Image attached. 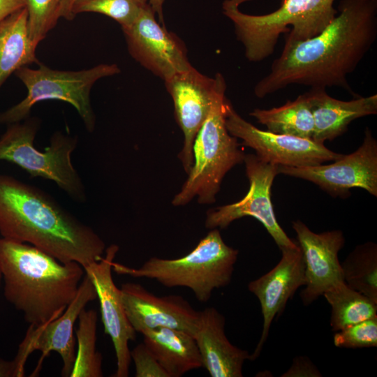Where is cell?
<instances>
[{"mask_svg":"<svg viewBox=\"0 0 377 377\" xmlns=\"http://www.w3.org/2000/svg\"><path fill=\"white\" fill-rule=\"evenodd\" d=\"M0 262L4 297L34 326L62 314L85 274L76 262L62 263L31 244L3 237Z\"/></svg>","mask_w":377,"mask_h":377,"instance_id":"3","label":"cell"},{"mask_svg":"<svg viewBox=\"0 0 377 377\" xmlns=\"http://www.w3.org/2000/svg\"><path fill=\"white\" fill-rule=\"evenodd\" d=\"M24 7V0H0V22L11 13Z\"/></svg>","mask_w":377,"mask_h":377,"instance_id":"32","label":"cell"},{"mask_svg":"<svg viewBox=\"0 0 377 377\" xmlns=\"http://www.w3.org/2000/svg\"><path fill=\"white\" fill-rule=\"evenodd\" d=\"M141 334L143 343L169 377H180L203 367L197 343L190 334L165 327L147 330Z\"/></svg>","mask_w":377,"mask_h":377,"instance_id":"21","label":"cell"},{"mask_svg":"<svg viewBox=\"0 0 377 377\" xmlns=\"http://www.w3.org/2000/svg\"><path fill=\"white\" fill-rule=\"evenodd\" d=\"M0 234L31 244L62 263L84 268L99 260L105 244L99 235L41 189L0 174Z\"/></svg>","mask_w":377,"mask_h":377,"instance_id":"2","label":"cell"},{"mask_svg":"<svg viewBox=\"0 0 377 377\" xmlns=\"http://www.w3.org/2000/svg\"><path fill=\"white\" fill-rule=\"evenodd\" d=\"M304 95L314 120L312 140L318 143L343 135L356 119L377 114L376 94L346 101L330 96L325 88L311 87Z\"/></svg>","mask_w":377,"mask_h":377,"instance_id":"20","label":"cell"},{"mask_svg":"<svg viewBox=\"0 0 377 377\" xmlns=\"http://www.w3.org/2000/svg\"><path fill=\"white\" fill-rule=\"evenodd\" d=\"M37 45L29 35L25 7L0 22V88L18 69L38 63L36 57Z\"/></svg>","mask_w":377,"mask_h":377,"instance_id":"22","label":"cell"},{"mask_svg":"<svg viewBox=\"0 0 377 377\" xmlns=\"http://www.w3.org/2000/svg\"><path fill=\"white\" fill-rule=\"evenodd\" d=\"M279 174L309 181L333 197L346 198L350 190L360 188L377 196V140L367 127L362 143L353 153L330 164L279 166Z\"/></svg>","mask_w":377,"mask_h":377,"instance_id":"10","label":"cell"},{"mask_svg":"<svg viewBox=\"0 0 377 377\" xmlns=\"http://www.w3.org/2000/svg\"><path fill=\"white\" fill-rule=\"evenodd\" d=\"M17 364L15 360H6L0 358V377H21Z\"/></svg>","mask_w":377,"mask_h":377,"instance_id":"33","label":"cell"},{"mask_svg":"<svg viewBox=\"0 0 377 377\" xmlns=\"http://www.w3.org/2000/svg\"><path fill=\"white\" fill-rule=\"evenodd\" d=\"M249 0H224L223 13L235 28L237 40L244 47L246 58L261 61L271 56L281 34L290 31L286 42L302 41L319 34L334 19L337 9L334 0H281L272 13L251 15L240 10Z\"/></svg>","mask_w":377,"mask_h":377,"instance_id":"4","label":"cell"},{"mask_svg":"<svg viewBox=\"0 0 377 377\" xmlns=\"http://www.w3.org/2000/svg\"><path fill=\"white\" fill-rule=\"evenodd\" d=\"M341 266L346 285L377 303V244L357 245Z\"/></svg>","mask_w":377,"mask_h":377,"instance_id":"25","label":"cell"},{"mask_svg":"<svg viewBox=\"0 0 377 377\" xmlns=\"http://www.w3.org/2000/svg\"><path fill=\"white\" fill-rule=\"evenodd\" d=\"M323 375L307 356H297L281 377H321Z\"/></svg>","mask_w":377,"mask_h":377,"instance_id":"31","label":"cell"},{"mask_svg":"<svg viewBox=\"0 0 377 377\" xmlns=\"http://www.w3.org/2000/svg\"><path fill=\"white\" fill-rule=\"evenodd\" d=\"M77 319V350L70 377H101L103 357L96 346L97 312L84 308Z\"/></svg>","mask_w":377,"mask_h":377,"instance_id":"26","label":"cell"},{"mask_svg":"<svg viewBox=\"0 0 377 377\" xmlns=\"http://www.w3.org/2000/svg\"><path fill=\"white\" fill-rule=\"evenodd\" d=\"M175 106L177 123L184 133V145L179 154L188 173L193 163V145L198 131L207 119L217 96L226 89L223 76L207 77L195 68L177 73L165 81Z\"/></svg>","mask_w":377,"mask_h":377,"instance_id":"12","label":"cell"},{"mask_svg":"<svg viewBox=\"0 0 377 377\" xmlns=\"http://www.w3.org/2000/svg\"><path fill=\"white\" fill-rule=\"evenodd\" d=\"M1 281H2V276H1V262H0V286H1Z\"/></svg>","mask_w":377,"mask_h":377,"instance_id":"36","label":"cell"},{"mask_svg":"<svg viewBox=\"0 0 377 377\" xmlns=\"http://www.w3.org/2000/svg\"><path fill=\"white\" fill-rule=\"evenodd\" d=\"M96 299L97 293L94 285L89 276L85 274L75 297L62 314L39 326L29 325L14 358L22 376L24 375L26 361L35 350H39L41 356L33 374L38 373L44 359L51 352H56L59 354L63 362L61 376H71L76 355L74 325L87 304Z\"/></svg>","mask_w":377,"mask_h":377,"instance_id":"13","label":"cell"},{"mask_svg":"<svg viewBox=\"0 0 377 377\" xmlns=\"http://www.w3.org/2000/svg\"><path fill=\"white\" fill-rule=\"evenodd\" d=\"M225 91L217 96L197 133L193 145V165L172 201L174 206L185 205L194 197L199 203H213L226 174L244 162L245 154L239 149L237 138L228 133L226 126L228 99Z\"/></svg>","mask_w":377,"mask_h":377,"instance_id":"6","label":"cell"},{"mask_svg":"<svg viewBox=\"0 0 377 377\" xmlns=\"http://www.w3.org/2000/svg\"><path fill=\"white\" fill-rule=\"evenodd\" d=\"M331 306L330 327L337 332L377 316V303L343 281L323 295Z\"/></svg>","mask_w":377,"mask_h":377,"instance_id":"24","label":"cell"},{"mask_svg":"<svg viewBox=\"0 0 377 377\" xmlns=\"http://www.w3.org/2000/svg\"><path fill=\"white\" fill-rule=\"evenodd\" d=\"M165 0H149V3L158 18V22L164 25L163 15V5Z\"/></svg>","mask_w":377,"mask_h":377,"instance_id":"35","label":"cell"},{"mask_svg":"<svg viewBox=\"0 0 377 377\" xmlns=\"http://www.w3.org/2000/svg\"><path fill=\"white\" fill-rule=\"evenodd\" d=\"M225 317L214 307L200 311L193 337L200 353L203 367L212 377H242L244 362L250 355L232 345L225 333Z\"/></svg>","mask_w":377,"mask_h":377,"instance_id":"19","label":"cell"},{"mask_svg":"<svg viewBox=\"0 0 377 377\" xmlns=\"http://www.w3.org/2000/svg\"><path fill=\"white\" fill-rule=\"evenodd\" d=\"M39 126L40 121L36 117L8 124L0 138V161L18 165L31 177L53 181L74 200L85 201L84 186L71 160L77 138L57 132L42 151L34 145Z\"/></svg>","mask_w":377,"mask_h":377,"instance_id":"7","label":"cell"},{"mask_svg":"<svg viewBox=\"0 0 377 377\" xmlns=\"http://www.w3.org/2000/svg\"><path fill=\"white\" fill-rule=\"evenodd\" d=\"M292 227L305 265L306 283L300 295L304 305L308 306L343 281L338 253L345 237L341 230L314 232L300 220L293 221Z\"/></svg>","mask_w":377,"mask_h":377,"instance_id":"16","label":"cell"},{"mask_svg":"<svg viewBox=\"0 0 377 377\" xmlns=\"http://www.w3.org/2000/svg\"><path fill=\"white\" fill-rule=\"evenodd\" d=\"M135 367L136 377H169L151 352L144 343H140L130 351Z\"/></svg>","mask_w":377,"mask_h":377,"instance_id":"30","label":"cell"},{"mask_svg":"<svg viewBox=\"0 0 377 377\" xmlns=\"http://www.w3.org/2000/svg\"><path fill=\"white\" fill-rule=\"evenodd\" d=\"M61 0H24L28 13V28L31 39L38 44L53 29L59 17Z\"/></svg>","mask_w":377,"mask_h":377,"instance_id":"28","label":"cell"},{"mask_svg":"<svg viewBox=\"0 0 377 377\" xmlns=\"http://www.w3.org/2000/svg\"><path fill=\"white\" fill-rule=\"evenodd\" d=\"M117 64H99L77 71L52 69L39 64L37 69L27 66L18 69L15 75L27 88L25 98L0 112V124H11L29 117L33 106L46 100H59L72 105L77 111L86 129L92 132L96 117L90 101V92L99 79L118 74Z\"/></svg>","mask_w":377,"mask_h":377,"instance_id":"8","label":"cell"},{"mask_svg":"<svg viewBox=\"0 0 377 377\" xmlns=\"http://www.w3.org/2000/svg\"><path fill=\"white\" fill-rule=\"evenodd\" d=\"M249 114L268 131L312 140L314 120L304 94L279 107L255 108Z\"/></svg>","mask_w":377,"mask_h":377,"instance_id":"23","label":"cell"},{"mask_svg":"<svg viewBox=\"0 0 377 377\" xmlns=\"http://www.w3.org/2000/svg\"><path fill=\"white\" fill-rule=\"evenodd\" d=\"M149 0H77L73 8L74 17L82 13H97L117 21L122 27L131 24Z\"/></svg>","mask_w":377,"mask_h":377,"instance_id":"27","label":"cell"},{"mask_svg":"<svg viewBox=\"0 0 377 377\" xmlns=\"http://www.w3.org/2000/svg\"><path fill=\"white\" fill-rule=\"evenodd\" d=\"M336 347L360 348L377 346V316L365 320L335 332Z\"/></svg>","mask_w":377,"mask_h":377,"instance_id":"29","label":"cell"},{"mask_svg":"<svg viewBox=\"0 0 377 377\" xmlns=\"http://www.w3.org/2000/svg\"><path fill=\"white\" fill-rule=\"evenodd\" d=\"M226 126L228 133L252 148L261 160L278 166H313L342 156L311 139L263 131L244 119L227 100Z\"/></svg>","mask_w":377,"mask_h":377,"instance_id":"11","label":"cell"},{"mask_svg":"<svg viewBox=\"0 0 377 377\" xmlns=\"http://www.w3.org/2000/svg\"><path fill=\"white\" fill-rule=\"evenodd\" d=\"M281 251L279 262L270 271L248 284L249 290L259 300L263 318L260 338L249 360L259 357L272 321L283 313L288 301L306 283L305 265L298 244Z\"/></svg>","mask_w":377,"mask_h":377,"instance_id":"17","label":"cell"},{"mask_svg":"<svg viewBox=\"0 0 377 377\" xmlns=\"http://www.w3.org/2000/svg\"><path fill=\"white\" fill-rule=\"evenodd\" d=\"M244 162L249 181L248 193L238 202L209 210L205 226L224 229L237 219L251 216L263 225L280 250L296 246L297 241L290 238L279 224L271 201V188L279 166L253 154H245Z\"/></svg>","mask_w":377,"mask_h":377,"instance_id":"9","label":"cell"},{"mask_svg":"<svg viewBox=\"0 0 377 377\" xmlns=\"http://www.w3.org/2000/svg\"><path fill=\"white\" fill-rule=\"evenodd\" d=\"M77 0H61L59 8V17H64L67 20L74 19L73 8Z\"/></svg>","mask_w":377,"mask_h":377,"instance_id":"34","label":"cell"},{"mask_svg":"<svg viewBox=\"0 0 377 377\" xmlns=\"http://www.w3.org/2000/svg\"><path fill=\"white\" fill-rule=\"evenodd\" d=\"M377 38V0H340L337 14L317 36L286 42L269 73L254 87L263 98L290 84L338 87L355 94L347 77Z\"/></svg>","mask_w":377,"mask_h":377,"instance_id":"1","label":"cell"},{"mask_svg":"<svg viewBox=\"0 0 377 377\" xmlns=\"http://www.w3.org/2000/svg\"><path fill=\"white\" fill-rule=\"evenodd\" d=\"M155 16L148 3L131 24L121 29L132 57L165 81L192 66L183 41Z\"/></svg>","mask_w":377,"mask_h":377,"instance_id":"14","label":"cell"},{"mask_svg":"<svg viewBox=\"0 0 377 377\" xmlns=\"http://www.w3.org/2000/svg\"><path fill=\"white\" fill-rule=\"evenodd\" d=\"M118 250L117 245H110L99 260L84 269L97 293L104 332L110 336L114 346L117 359L114 376L127 377L131 361L128 342L135 339L136 332L126 316L120 289L112 279V264Z\"/></svg>","mask_w":377,"mask_h":377,"instance_id":"15","label":"cell"},{"mask_svg":"<svg viewBox=\"0 0 377 377\" xmlns=\"http://www.w3.org/2000/svg\"><path fill=\"white\" fill-rule=\"evenodd\" d=\"M120 291L126 316L136 332L165 327L193 336L200 311L195 310L183 297H159L136 283L122 284Z\"/></svg>","mask_w":377,"mask_h":377,"instance_id":"18","label":"cell"},{"mask_svg":"<svg viewBox=\"0 0 377 377\" xmlns=\"http://www.w3.org/2000/svg\"><path fill=\"white\" fill-rule=\"evenodd\" d=\"M238 254L239 251L227 245L219 230L214 228L183 257H152L138 268L113 261L112 267L118 274L154 279L168 288H188L200 302L205 303L215 289L230 284Z\"/></svg>","mask_w":377,"mask_h":377,"instance_id":"5","label":"cell"}]
</instances>
